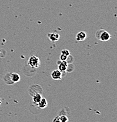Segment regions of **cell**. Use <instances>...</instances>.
I'll list each match as a JSON object with an SVG mask.
<instances>
[{"instance_id":"obj_13","label":"cell","mask_w":117,"mask_h":122,"mask_svg":"<svg viewBox=\"0 0 117 122\" xmlns=\"http://www.w3.org/2000/svg\"><path fill=\"white\" fill-rule=\"evenodd\" d=\"M67 56L65 55H63V54H61L60 55V57H59V59H60V61H66L67 59Z\"/></svg>"},{"instance_id":"obj_2","label":"cell","mask_w":117,"mask_h":122,"mask_svg":"<svg viewBox=\"0 0 117 122\" xmlns=\"http://www.w3.org/2000/svg\"><path fill=\"white\" fill-rule=\"evenodd\" d=\"M28 63L31 68L35 69L38 68L41 65L40 59L36 56H32L29 59Z\"/></svg>"},{"instance_id":"obj_9","label":"cell","mask_w":117,"mask_h":122,"mask_svg":"<svg viewBox=\"0 0 117 122\" xmlns=\"http://www.w3.org/2000/svg\"><path fill=\"white\" fill-rule=\"evenodd\" d=\"M42 99V95L41 93H36L32 96V100L34 103L38 104Z\"/></svg>"},{"instance_id":"obj_3","label":"cell","mask_w":117,"mask_h":122,"mask_svg":"<svg viewBox=\"0 0 117 122\" xmlns=\"http://www.w3.org/2000/svg\"><path fill=\"white\" fill-rule=\"evenodd\" d=\"M58 70L62 73H64L67 71V66H68V63L66 61H59L58 62Z\"/></svg>"},{"instance_id":"obj_12","label":"cell","mask_w":117,"mask_h":122,"mask_svg":"<svg viewBox=\"0 0 117 122\" xmlns=\"http://www.w3.org/2000/svg\"><path fill=\"white\" fill-rule=\"evenodd\" d=\"M61 54L65 55L66 56H69L70 55V52L68 50V49H63L61 51Z\"/></svg>"},{"instance_id":"obj_8","label":"cell","mask_w":117,"mask_h":122,"mask_svg":"<svg viewBox=\"0 0 117 122\" xmlns=\"http://www.w3.org/2000/svg\"><path fill=\"white\" fill-rule=\"evenodd\" d=\"M38 107L40 109H44L48 105V102H47V99L44 97H42L41 100H40V102L38 103Z\"/></svg>"},{"instance_id":"obj_7","label":"cell","mask_w":117,"mask_h":122,"mask_svg":"<svg viewBox=\"0 0 117 122\" xmlns=\"http://www.w3.org/2000/svg\"><path fill=\"white\" fill-rule=\"evenodd\" d=\"M10 78L13 83H17V82H20V79H21L20 75L16 73H10Z\"/></svg>"},{"instance_id":"obj_5","label":"cell","mask_w":117,"mask_h":122,"mask_svg":"<svg viewBox=\"0 0 117 122\" xmlns=\"http://www.w3.org/2000/svg\"><path fill=\"white\" fill-rule=\"evenodd\" d=\"M48 36L49 38V40L52 42H56L58 41L59 40L60 36L58 33L53 32V33H49L48 34Z\"/></svg>"},{"instance_id":"obj_11","label":"cell","mask_w":117,"mask_h":122,"mask_svg":"<svg viewBox=\"0 0 117 122\" xmlns=\"http://www.w3.org/2000/svg\"><path fill=\"white\" fill-rule=\"evenodd\" d=\"M74 59V58L72 57V56H71V55H69V56H68V57H67V60H66V62L68 63V64H71V63L73 62V61Z\"/></svg>"},{"instance_id":"obj_6","label":"cell","mask_w":117,"mask_h":122,"mask_svg":"<svg viewBox=\"0 0 117 122\" xmlns=\"http://www.w3.org/2000/svg\"><path fill=\"white\" fill-rule=\"evenodd\" d=\"M86 36H87V35H86L85 32L81 31L77 34L76 40L77 41H83L85 40Z\"/></svg>"},{"instance_id":"obj_10","label":"cell","mask_w":117,"mask_h":122,"mask_svg":"<svg viewBox=\"0 0 117 122\" xmlns=\"http://www.w3.org/2000/svg\"><path fill=\"white\" fill-rule=\"evenodd\" d=\"M59 119H60V122H68L69 120L68 117L65 114L59 116Z\"/></svg>"},{"instance_id":"obj_14","label":"cell","mask_w":117,"mask_h":122,"mask_svg":"<svg viewBox=\"0 0 117 122\" xmlns=\"http://www.w3.org/2000/svg\"><path fill=\"white\" fill-rule=\"evenodd\" d=\"M53 122H60V119H59V116H56L53 120Z\"/></svg>"},{"instance_id":"obj_4","label":"cell","mask_w":117,"mask_h":122,"mask_svg":"<svg viewBox=\"0 0 117 122\" xmlns=\"http://www.w3.org/2000/svg\"><path fill=\"white\" fill-rule=\"evenodd\" d=\"M63 73L61 72L58 69L54 70L51 73V76L54 80H59L62 78Z\"/></svg>"},{"instance_id":"obj_1","label":"cell","mask_w":117,"mask_h":122,"mask_svg":"<svg viewBox=\"0 0 117 122\" xmlns=\"http://www.w3.org/2000/svg\"><path fill=\"white\" fill-rule=\"evenodd\" d=\"M96 38L102 42H106L111 38V35L106 30H98L96 33Z\"/></svg>"}]
</instances>
